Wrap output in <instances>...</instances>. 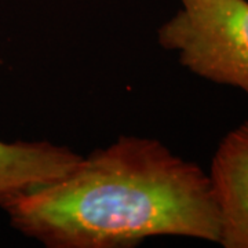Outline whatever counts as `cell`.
Wrapping results in <instances>:
<instances>
[{"mask_svg":"<svg viewBox=\"0 0 248 248\" xmlns=\"http://www.w3.org/2000/svg\"><path fill=\"white\" fill-rule=\"evenodd\" d=\"M157 29L161 48L196 76L248 97V0H178Z\"/></svg>","mask_w":248,"mask_h":248,"instance_id":"2","label":"cell"},{"mask_svg":"<svg viewBox=\"0 0 248 248\" xmlns=\"http://www.w3.org/2000/svg\"><path fill=\"white\" fill-rule=\"evenodd\" d=\"M208 177L219 214L218 244L248 248V120L222 138Z\"/></svg>","mask_w":248,"mask_h":248,"instance_id":"3","label":"cell"},{"mask_svg":"<svg viewBox=\"0 0 248 248\" xmlns=\"http://www.w3.org/2000/svg\"><path fill=\"white\" fill-rule=\"evenodd\" d=\"M1 210L47 248H128L159 236L219 241L208 172L146 137H119Z\"/></svg>","mask_w":248,"mask_h":248,"instance_id":"1","label":"cell"},{"mask_svg":"<svg viewBox=\"0 0 248 248\" xmlns=\"http://www.w3.org/2000/svg\"><path fill=\"white\" fill-rule=\"evenodd\" d=\"M81 157L71 148L50 141L0 140V208L18 196L63 178Z\"/></svg>","mask_w":248,"mask_h":248,"instance_id":"4","label":"cell"}]
</instances>
